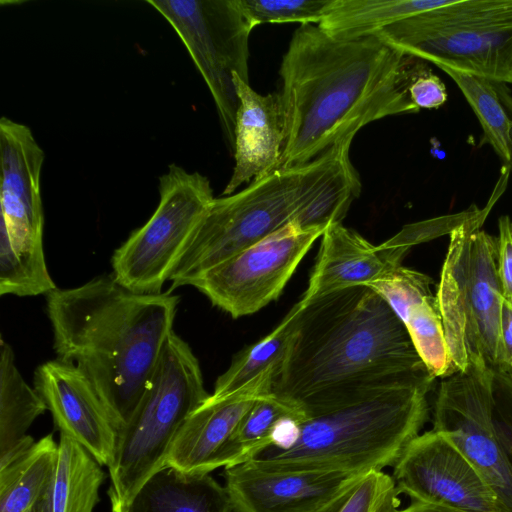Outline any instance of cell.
<instances>
[{
    "instance_id": "obj_1",
    "label": "cell",
    "mask_w": 512,
    "mask_h": 512,
    "mask_svg": "<svg viewBox=\"0 0 512 512\" xmlns=\"http://www.w3.org/2000/svg\"><path fill=\"white\" fill-rule=\"evenodd\" d=\"M293 308V332L271 393L299 417L432 385L405 325L372 288L336 290Z\"/></svg>"
},
{
    "instance_id": "obj_2",
    "label": "cell",
    "mask_w": 512,
    "mask_h": 512,
    "mask_svg": "<svg viewBox=\"0 0 512 512\" xmlns=\"http://www.w3.org/2000/svg\"><path fill=\"white\" fill-rule=\"evenodd\" d=\"M427 69L375 35L337 39L301 24L279 70L287 121L279 169L314 160L371 122L417 113L409 87Z\"/></svg>"
},
{
    "instance_id": "obj_3",
    "label": "cell",
    "mask_w": 512,
    "mask_h": 512,
    "mask_svg": "<svg viewBox=\"0 0 512 512\" xmlns=\"http://www.w3.org/2000/svg\"><path fill=\"white\" fill-rule=\"evenodd\" d=\"M178 302L170 291L134 292L112 275L46 295L57 359L85 375L119 430L141 399L173 332Z\"/></svg>"
},
{
    "instance_id": "obj_4",
    "label": "cell",
    "mask_w": 512,
    "mask_h": 512,
    "mask_svg": "<svg viewBox=\"0 0 512 512\" xmlns=\"http://www.w3.org/2000/svg\"><path fill=\"white\" fill-rule=\"evenodd\" d=\"M352 140L347 137L308 163L277 169L239 192L214 198L169 278L171 290L190 285L290 222L303 228L341 223L362 188L350 159Z\"/></svg>"
},
{
    "instance_id": "obj_5",
    "label": "cell",
    "mask_w": 512,
    "mask_h": 512,
    "mask_svg": "<svg viewBox=\"0 0 512 512\" xmlns=\"http://www.w3.org/2000/svg\"><path fill=\"white\" fill-rule=\"evenodd\" d=\"M431 387L395 388L317 415L288 418L277 428L273 442L245 462L265 470L357 476L383 471L420 434Z\"/></svg>"
},
{
    "instance_id": "obj_6",
    "label": "cell",
    "mask_w": 512,
    "mask_h": 512,
    "mask_svg": "<svg viewBox=\"0 0 512 512\" xmlns=\"http://www.w3.org/2000/svg\"><path fill=\"white\" fill-rule=\"evenodd\" d=\"M503 165L486 206L450 233L437 300L449 353L457 371L471 365L497 369L503 295L497 272L498 238L481 230L504 193Z\"/></svg>"
},
{
    "instance_id": "obj_7",
    "label": "cell",
    "mask_w": 512,
    "mask_h": 512,
    "mask_svg": "<svg viewBox=\"0 0 512 512\" xmlns=\"http://www.w3.org/2000/svg\"><path fill=\"white\" fill-rule=\"evenodd\" d=\"M209 396L198 359L173 331L141 399L119 432L108 467L111 512H124L140 487L166 466L176 433Z\"/></svg>"
},
{
    "instance_id": "obj_8",
    "label": "cell",
    "mask_w": 512,
    "mask_h": 512,
    "mask_svg": "<svg viewBox=\"0 0 512 512\" xmlns=\"http://www.w3.org/2000/svg\"><path fill=\"white\" fill-rule=\"evenodd\" d=\"M375 36L436 66L512 84V0H453Z\"/></svg>"
},
{
    "instance_id": "obj_9",
    "label": "cell",
    "mask_w": 512,
    "mask_h": 512,
    "mask_svg": "<svg viewBox=\"0 0 512 512\" xmlns=\"http://www.w3.org/2000/svg\"><path fill=\"white\" fill-rule=\"evenodd\" d=\"M159 203L112 256V276L138 293H161L213 200L209 179L170 164L159 178Z\"/></svg>"
},
{
    "instance_id": "obj_10",
    "label": "cell",
    "mask_w": 512,
    "mask_h": 512,
    "mask_svg": "<svg viewBox=\"0 0 512 512\" xmlns=\"http://www.w3.org/2000/svg\"><path fill=\"white\" fill-rule=\"evenodd\" d=\"M173 27L214 100L232 151L239 98L234 75L249 83L248 40L254 29L240 0H147Z\"/></svg>"
},
{
    "instance_id": "obj_11",
    "label": "cell",
    "mask_w": 512,
    "mask_h": 512,
    "mask_svg": "<svg viewBox=\"0 0 512 512\" xmlns=\"http://www.w3.org/2000/svg\"><path fill=\"white\" fill-rule=\"evenodd\" d=\"M326 228L290 222L193 280L210 302L233 318L256 313L282 293Z\"/></svg>"
},
{
    "instance_id": "obj_12",
    "label": "cell",
    "mask_w": 512,
    "mask_h": 512,
    "mask_svg": "<svg viewBox=\"0 0 512 512\" xmlns=\"http://www.w3.org/2000/svg\"><path fill=\"white\" fill-rule=\"evenodd\" d=\"M44 151L30 128L0 119L1 224L30 283L41 295L57 287L43 250L41 171Z\"/></svg>"
},
{
    "instance_id": "obj_13",
    "label": "cell",
    "mask_w": 512,
    "mask_h": 512,
    "mask_svg": "<svg viewBox=\"0 0 512 512\" xmlns=\"http://www.w3.org/2000/svg\"><path fill=\"white\" fill-rule=\"evenodd\" d=\"M494 370L471 365L440 384L433 429L458 447L493 491L499 512H512V466L493 419Z\"/></svg>"
},
{
    "instance_id": "obj_14",
    "label": "cell",
    "mask_w": 512,
    "mask_h": 512,
    "mask_svg": "<svg viewBox=\"0 0 512 512\" xmlns=\"http://www.w3.org/2000/svg\"><path fill=\"white\" fill-rule=\"evenodd\" d=\"M392 467L398 493L411 500L461 512H499L491 488L442 432L417 435Z\"/></svg>"
},
{
    "instance_id": "obj_15",
    "label": "cell",
    "mask_w": 512,
    "mask_h": 512,
    "mask_svg": "<svg viewBox=\"0 0 512 512\" xmlns=\"http://www.w3.org/2000/svg\"><path fill=\"white\" fill-rule=\"evenodd\" d=\"M34 388L60 434L78 442L102 466L109 467L120 430L85 375L73 364L50 360L35 370Z\"/></svg>"
},
{
    "instance_id": "obj_16",
    "label": "cell",
    "mask_w": 512,
    "mask_h": 512,
    "mask_svg": "<svg viewBox=\"0 0 512 512\" xmlns=\"http://www.w3.org/2000/svg\"><path fill=\"white\" fill-rule=\"evenodd\" d=\"M358 477L330 471L265 470L243 462L225 468L224 487L232 512H315Z\"/></svg>"
},
{
    "instance_id": "obj_17",
    "label": "cell",
    "mask_w": 512,
    "mask_h": 512,
    "mask_svg": "<svg viewBox=\"0 0 512 512\" xmlns=\"http://www.w3.org/2000/svg\"><path fill=\"white\" fill-rule=\"evenodd\" d=\"M239 98L235 124V165L222 195L279 169L287 137L284 104L279 92L262 95L234 75Z\"/></svg>"
},
{
    "instance_id": "obj_18",
    "label": "cell",
    "mask_w": 512,
    "mask_h": 512,
    "mask_svg": "<svg viewBox=\"0 0 512 512\" xmlns=\"http://www.w3.org/2000/svg\"><path fill=\"white\" fill-rule=\"evenodd\" d=\"M321 237L308 288L300 299L303 301L349 287H370L401 265L409 251L375 246L342 223L330 224Z\"/></svg>"
},
{
    "instance_id": "obj_19",
    "label": "cell",
    "mask_w": 512,
    "mask_h": 512,
    "mask_svg": "<svg viewBox=\"0 0 512 512\" xmlns=\"http://www.w3.org/2000/svg\"><path fill=\"white\" fill-rule=\"evenodd\" d=\"M262 395L254 391H241L220 399L209 396L187 417L176 433L166 466L188 473H210L215 470L220 451L242 417Z\"/></svg>"
},
{
    "instance_id": "obj_20",
    "label": "cell",
    "mask_w": 512,
    "mask_h": 512,
    "mask_svg": "<svg viewBox=\"0 0 512 512\" xmlns=\"http://www.w3.org/2000/svg\"><path fill=\"white\" fill-rule=\"evenodd\" d=\"M124 512H232L225 487L210 473L166 466L136 492Z\"/></svg>"
},
{
    "instance_id": "obj_21",
    "label": "cell",
    "mask_w": 512,
    "mask_h": 512,
    "mask_svg": "<svg viewBox=\"0 0 512 512\" xmlns=\"http://www.w3.org/2000/svg\"><path fill=\"white\" fill-rule=\"evenodd\" d=\"M294 328V308L267 336L237 353L228 369L215 383L212 399L241 391L271 393L275 378L284 363Z\"/></svg>"
},
{
    "instance_id": "obj_22",
    "label": "cell",
    "mask_w": 512,
    "mask_h": 512,
    "mask_svg": "<svg viewBox=\"0 0 512 512\" xmlns=\"http://www.w3.org/2000/svg\"><path fill=\"white\" fill-rule=\"evenodd\" d=\"M58 443L48 434L0 458V512H27L51 485Z\"/></svg>"
},
{
    "instance_id": "obj_23",
    "label": "cell",
    "mask_w": 512,
    "mask_h": 512,
    "mask_svg": "<svg viewBox=\"0 0 512 512\" xmlns=\"http://www.w3.org/2000/svg\"><path fill=\"white\" fill-rule=\"evenodd\" d=\"M46 410L41 396L21 376L11 346L1 338L0 458L35 443L26 432Z\"/></svg>"
},
{
    "instance_id": "obj_24",
    "label": "cell",
    "mask_w": 512,
    "mask_h": 512,
    "mask_svg": "<svg viewBox=\"0 0 512 512\" xmlns=\"http://www.w3.org/2000/svg\"><path fill=\"white\" fill-rule=\"evenodd\" d=\"M453 0H334L317 24L337 39L376 35L396 22L448 5Z\"/></svg>"
},
{
    "instance_id": "obj_25",
    "label": "cell",
    "mask_w": 512,
    "mask_h": 512,
    "mask_svg": "<svg viewBox=\"0 0 512 512\" xmlns=\"http://www.w3.org/2000/svg\"><path fill=\"white\" fill-rule=\"evenodd\" d=\"M101 466L82 445L60 434L51 484V512H93L106 478Z\"/></svg>"
},
{
    "instance_id": "obj_26",
    "label": "cell",
    "mask_w": 512,
    "mask_h": 512,
    "mask_svg": "<svg viewBox=\"0 0 512 512\" xmlns=\"http://www.w3.org/2000/svg\"><path fill=\"white\" fill-rule=\"evenodd\" d=\"M297 416L293 408L272 393L258 397L220 451L216 469L247 461L273 442L276 430L284 420Z\"/></svg>"
},
{
    "instance_id": "obj_27",
    "label": "cell",
    "mask_w": 512,
    "mask_h": 512,
    "mask_svg": "<svg viewBox=\"0 0 512 512\" xmlns=\"http://www.w3.org/2000/svg\"><path fill=\"white\" fill-rule=\"evenodd\" d=\"M463 93L482 127L485 140L505 165L510 161V119L495 87V81L437 65Z\"/></svg>"
},
{
    "instance_id": "obj_28",
    "label": "cell",
    "mask_w": 512,
    "mask_h": 512,
    "mask_svg": "<svg viewBox=\"0 0 512 512\" xmlns=\"http://www.w3.org/2000/svg\"><path fill=\"white\" fill-rule=\"evenodd\" d=\"M402 322L417 354L434 378H446L457 372L450 357L436 295L411 306Z\"/></svg>"
},
{
    "instance_id": "obj_29",
    "label": "cell",
    "mask_w": 512,
    "mask_h": 512,
    "mask_svg": "<svg viewBox=\"0 0 512 512\" xmlns=\"http://www.w3.org/2000/svg\"><path fill=\"white\" fill-rule=\"evenodd\" d=\"M400 494L391 475L372 471L359 476L315 512H392Z\"/></svg>"
},
{
    "instance_id": "obj_30",
    "label": "cell",
    "mask_w": 512,
    "mask_h": 512,
    "mask_svg": "<svg viewBox=\"0 0 512 512\" xmlns=\"http://www.w3.org/2000/svg\"><path fill=\"white\" fill-rule=\"evenodd\" d=\"M334 0H240L249 21L258 25L298 22L319 24Z\"/></svg>"
},
{
    "instance_id": "obj_31",
    "label": "cell",
    "mask_w": 512,
    "mask_h": 512,
    "mask_svg": "<svg viewBox=\"0 0 512 512\" xmlns=\"http://www.w3.org/2000/svg\"><path fill=\"white\" fill-rule=\"evenodd\" d=\"M432 283L429 276L401 264L370 288L384 298L402 321L411 306L433 295Z\"/></svg>"
},
{
    "instance_id": "obj_32",
    "label": "cell",
    "mask_w": 512,
    "mask_h": 512,
    "mask_svg": "<svg viewBox=\"0 0 512 512\" xmlns=\"http://www.w3.org/2000/svg\"><path fill=\"white\" fill-rule=\"evenodd\" d=\"M479 208L471 205L456 214L445 215L404 226L395 236L383 242L384 247L409 250L413 245L451 233L465 220L477 213Z\"/></svg>"
},
{
    "instance_id": "obj_33",
    "label": "cell",
    "mask_w": 512,
    "mask_h": 512,
    "mask_svg": "<svg viewBox=\"0 0 512 512\" xmlns=\"http://www.w3.org/2000/svg\"><path fill=\"white\" fill-rule=\"evenodd\" d=\"M492 395L495 431L512 466V378L494 371Z\"/></svg>"
},
{
    "instance_id": "obj_34",
    "label": "cell",
    "mask_w": 512,
    "mask_h": 512,
    "mask_svg": "<svg viewBox=\"0 0 512 512\" xmlns=\"http://www.w3.org/2000/svg\"><path fill=\"white\" fill-rule=\"evenodd\" d=\"M413 104L420 110L442 106L447 100L444 83L428 68L419 74L409 87Z\"/></svg>"
},
{
    "instance_id": "obj_35",
    "label": "cell",
    "mask_w": 512,
    "mask_h": 512,
    "mask_svg": "<svg viewBox=\"0 0 512 512\" xmlns=\"http://www.w3.org/2000/svg\"><path fill=\"white\" fill-rule=\"evenodd\" d=\"M497 272L503 298L512 304V220L503 215L498 222Z\"/></svg>"
},
{
    "instance_id": "obj_36",
    "label": "cell",
    "mask_w": 512,
    "mask_h": 512,
    "mask_svg": "<svg viewBox=\"0 0 512 512\" xmlns=\"http://www.w3.org/2000/svg\"><path fill=\"white\" fill-rule=\"evenodd\" d=\"M512 378V304L502 301L497 369Z\"/></svg>"
},
{
    "instance_id": "obj_37",
    "label": "cell",
    "mask_w": 512,
    "mask_h": 512,
    "mask_svg": "<svg viewBox=\"0 0 512 512\" xmlns=\"http://www.w3.org/2000/svg\"><path fill=\"white\" fill-rule=\"evenodd\" d=\"M495 87L510 119V161L507 166L512 171V94L505 83L495 82Z\"/></svg>"
},
{
    "instance_id": "obj_38",
    "label": "cell",
    "mask_w": 512,
    "mask_h": 512,
    "mask_svg": "<svg viewBox=\"0 0 512 512\" xmlns=\"http://www.w3.org/2000/svg\"><path fill=\"white\" fill-rule=\"evenodd\" d=\"M392 512H461L452 508L435 505L431 503L411 500V503L403 508H396Z\"/></svg>"
},
{
    "instance_id": "obj_39",
    "label": "cell",
    "mask_w": 512,
    "mask_h": 512,
    "mask_svg": "<svg viewBox=\"0 0 512 512\" xmlns=\"http://www.w3.org/2000/svg\"><path fill=\"white\" fill-rule=\"evenodd\" d=\"M50 493L51 485L27 512H51Z\"/></svg>"
}]
</instances>
